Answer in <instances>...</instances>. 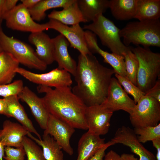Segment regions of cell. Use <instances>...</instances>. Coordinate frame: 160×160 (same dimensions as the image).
<instances>
[{"mask_svg": "<svg viewBox=\"0 0 160 160\" xmlns=\"http://www.w3.org/2000/svg\"><path fill=\"white\" fill-rule=\"evenodd\" d=\"M114 73L113 69L102 65L93 54H80L74 76L76 84L72 91L87 106L101 104L106 98Z\"/></svg>", "mask_w": 160, "mask_h": 160, "instance_id": "cell-1", "label": "cell"}, {"mask_svg": "<svg viewBox=\"0 0 160 160\" xmlns=\"http://www.w3.org/2000/svg\"><path fill=\"white\" fill-rule=\"evenodd\" d=\"M37 90L45 94L42 98L50 114L75 129H88L85 116L87 106L71 86L52 89L39 85Z\"/></svg>", "mask_w": 160, "mask_h": 160, "instance_id": "cell-2", "label": "cell"}, {"mask_svg": "<svg viewBox=\"0 0 160 160\" xmlns=\"http://www.w3.org/2000/svg\"><path fill=\"white\" fill-rule=\"evenodd\" d=\"M119 34L123 39L126 46L132 44L143 47H160V21L159 19L139 21L128 23L121 29Z\"/></svg>", "mask_w": 160, "mask_h": 160, "instance_id": "cell-3", "label": "cell"}, {"mask_svg": "<svg viewBox=\"0 0 160 160\" xmlns=\"http://www.w3.org/2000/svg\"><path fill=\"white\" fill-rule=\"evenodd\" d=\"M132 52L139 62L137 86L145 94L155 84L160 75V54L152 51L149 48L137 46Z\"/></svg>", "mask_w": 160, "mask_h": 160, "instance_id": "cell-4", "label": "cell"}, {"mask_svg": "<svg viewBox=\"0 0 160 160\" xmlns=\"http://www.w3.org/2000/svg\"><path fill=\"white\" fill-rule=\"evenodd\" d=\"M83 28L97 36L102 44L107 47L113 53L123 56L132 47L126 46L123 44L119 36L120 29L103 14L96 17L92 23L84 25Z\"/></svg>", "mask_w": 160, "mask_h": 160, "instance_id": "cell-5", "label": "cell"}, {"mask_svg": "<svg viewBox=\"0 0 160 160\" xmlns=\"http://www.w3.org/2000/svg\"><path fill=\"white\" fill-rule=\"evenodd\" d=\"M0 44L3 51L11 54L19 63L28 68L44 71L47 65L37 57L30 46L23 41L8 36L0 27Z\"/></svg>", "mask_w": 160, "mask_h": 160, "instance_id": "cell-6", "label": "cell"}, {"mask_svg": "<svg viewBox=\"0 0 160 160\" xmlns=\"http://www.w3.org/2000/svg\"><path fill=\"white\" fill-rule=\"evenodd\" d=\"M129 119L134 128L156 126L160 121V102L152 97L143 96L129 114Z\"/></svg>", "mask_w": 160, "mask_h": 160, "instance_id": "cell-7", "label": "cell"}, {"mask_svg": "<svg viewBox=\"0 0 160 160\" xmlns=\"http://www.w3.org/2000/svg\"><path fill=\"white\" fill-rule=\"evenodd\" d=\"M2 19L6 26L13 30L31 33L48 29L46 23L40 24L34 21L28 9L22 3L4 14Z\"/></svg>", "mask_w": 160, "mask_h": 160, "instance_id": "cell-8", "label": "cell"}, {"mask_svg": "<svg viewBox=\"0 0 160 160\" xmlns=\"http://www.w3.org/2000/svg\"><path fill=\"white\" fill-rule=\"evenodd\" d=\"M15 72L29 81L39 85L55 88L71 86L72 81L71 74L57 68L50 71L39 74L18 67Z\"/></svg>", "mask_w": 160, "mask_h": 160, "instance_id": "cell-9", "label": "cell"}, {"mask_svg": "<svg viewBox=\"0 0 160 160\" xmlns=\"http://www.w3.org/2000/svg\"><path fill=\"white\" fill-rule=\"evenodd\" d=\"M46 24L48 29H53L59 32L68 41L71 47L77 49L80 54H92L87 46L85 31L79 24L69 27L52 19H49Z\"/></svg>", "mask_w": 160, "mask_h": 160, "instance_id": "cell-10", "label": "cell"}, {"mask_svg": "<svg viewBox=\"0 0 160 160\" xmlns=\"http://www.w3.org/2000/svg\"><path fill=\"white\" fill-rule=\"evenodd\" d=\"M113 113L102 103L87 106L85 116L88 131L100 136L106 134L109 130Z\"/></svg>", "mask_w": 160, "mask_h": 160, "instance_id": "cell-11", "label": "cell"}, {"mask_svg": "<svg viewBox=\"0 0 160 160\" xmlns=\"http://www.w3.org/2000/svg\"><path fill=\"white\" fill-rule=\"evenodd\" d=\"M75 128L52 114H50L44 134L52 137L62 149L70 156L73 154L70 143Z\"/></svg>", "mask_w": 160, "mask_h": 160, "instance_id": "cell-12", "label": "cell"}, {"mask_svg": "<svg viewBox=\"0 0 160 160\" xmlns=\"http://www.w3.org/2000/svg\"><path fill=\"white\" fill-rule=\"evenodd\" d=\"M102 104L113 112L122 110L129 114L136 104L122 89L117 79L114 77L111 79L106 98Z\"/></svg>", "mask_w": 160, "mask_h": 160, "instance_id": "cell-13", "label": "cell"}, {"mask_svg": "<svg viewBox=\"0 0 160 160\" xmlns=\"http://www.w3.org/2000/svg\"><path fill=\"white\" fill-rule=\"evenodd\" d=\"M110 141L114 145L121 143L129 147L139 156V160H156L154 155L138 141L133 129L128 127L123 126L119 128Z\"/></svg>", "mask_w": 160, "mask_h": 160, "instance_id": "cell-14", "label": "cell"}, {"mask_svg": "<svg viewBox=\"0 0 160 160\" xmlns=\"http://www.w3.org/2000/svg\"><path fill=\"white\" fill-rule=\"evenodd\" d=\"M17 96L19 99L28 105L41 128L45 130L50 113L42 97H38L27 86H24Z\"/></svg>", "mask_w": 160, "mask_h": 160, "instance_id": "cell-15", "label": "cell"}, {"mask_svg": "<svg viewBox=\"0 0 160 160\" xmlns=\"http://www.w3.org/2000/svg\"><path fill=\"white\" fill-rule=\"evenodd\" d=\"M52 40L54 47V58L55 61L58 64L57 68L65 70L74 76L77 64L68 53L69 42L60 34Z\"/></svg>", "mask_w": 160, "mask_h": 160, "instance_id": "cell-16", "label": "cell"}, {"mask_svg": "<svg viewBox=\"0 0 160 160\" xmlns=\"http://www.w3.org/2000/svg\"><path fill=\"white\" fill-rule=\"evenodd\" d=\"M28 132L21 124L5 120L0 130V143L5 147H23V138Z\"/></svg>", "mask_w": 160, "mask_h": 160, "instance_id": "cell-17", "label": "cell"}, {"mask_svg": "<svg viewBox=\"0 0 160 160\" xmlns=\"http://www.w3.org/2000/svg\"><path fill=\"white\" fill-rule=\"evenodd\" d=\"M28 40L36 47V54L42 62L47 65L55 61L52 39L44 31L31 33L28 37Z\"/></svg>", "mask_w": 160, "mask_h": 160, "instance_id": "cell-18", "label": "cell"}, {"mask_svg": "<svg viewBox=\"0 0 160 160\" xmlns=\"http://www.w3.org/2000/svg\"><path fill=\"white\" fill-rule=\"evenodd\" d=\"M4 98L6 103L4 115L8 117L15 118L29 132L33 133L37 136L39 139H41L40 134L35 128L24 108L20 103L17 95H12Z\"/></svg>", "mask_w": 160, "mask_h": 160, "instance_id": "cell-19", "label": "cell"}, {"mask_svg": "<svg viewBox=\"0 0 160 160\" xmlns=\"http://www.w3.org/2000/svg\"><path fill=\"white\" fill-rule=\"evenodd\" d=\"M105 143V138L88 131L79 141L76 160H89Z\"/></svg>", "mask_w": 160, "mask_h": 160, "instance_id": "cell-20", "label": "cell"}, {"mask_svg": "<svg viewBox=\"0 0 160 160\" xmlns=\"http://www.w3.org/2000/svg\"><path fill=\"white\" fill-rule=\"evenodd\" d=\"M138 0H109V8L114 18L119 20H126L135 18Z\"/></svg>", "mask_w": 160, "mask_h": 160, "instance_id": "cell-21", "label": "cell"}, {"mask_svg": "<svg viewBox=\"0 0 160 160\" xmlns=\"http://www.w3.org/2000/svg\"><path fill=\"white\" fill-rule=\"evenodd\" d=\"M49 19L56 20L61 23L72 25L86 23L79 7L77 0L60 11L53 10L48 15Z\"/></svg>", "mask_w": 160, "mask_h": 160, "instance_id": "cell-22", "label": "cell"}, {"mask_svg": "<svg viewBox=\"0 0 160 160\" xmlns=\"http://www.w3.org/2000/svg\"><path fill=\"white\" fill-rule=\"evenodd\" d=\"M79 9L86 22H92L109 8V0H77Z\"/></svg>", "mask_w": 160, "mask_h": 160, "instance_id": "cell-23", "label": "cell"}, {"mask_svg": "<svg viewBox=\"0 0 160 160\" xmlns=\"http://www.w3.org/2000/svg\"><path fill=\"white\" fill-rule=\"evenodd\" d=\"M27 135L42 147L46 160H64L62 149L52 137L43 134L42 139H39L34 137L29 132Z\"/></svg>", "mask_w": 160, "mask_h": 160, "instance_id": "cell-24", "label": "cell"}, {"mask_svg": "<svg viewBox=\"0 0 160 160\" xmlns=\"http://www.w3.org/2000/svg\"><path fill=\"white\" fill-rule=\"evenodd\" d=\"M90 49L93 53H98L103 58L105 62L110 64L116 73L121 76L126 77L124 57L123 55L105 51L98 46L97 42L93 41L90 46Z\"/></svg>", "mask_w": 160, "mask_h": 160, "instance_id": "cell-25", "label": "cell"}, {"mask_svg": "<svg viewBox=\"0 0 160 160\" xmlns=\"http://www.w3.org/2000/svg\"><path fill=\"white\" fill-rule=\"evenodd\" d=\"M19 64L11 54L4 51L0 54V84L12 82Z\"/></svg>", "mask_w": 160, "mask_h": 160, "instance_id": "cell-26", "label": "cell"}, {"mask_svg": "<svg viewBox=\"0 0 160 160\" xmlns=\"http://www.w3.org/2000/svg\"><path fill=\"white\" fill-rule=\"evenodd\" d=\"M75 0H40L35 6L28 9L34 20L40 21L46 16V12L49 9L58 7L66 8Z\"/></svg>", "mask_w": 160, "mask_h": 160, "instance_id": "cell-27", "label": "cell"}, {"mask_svg": "<svg viewBox=\"0 0 160 160\" xmlns=\"http://www.w3.org/2000/svg\"><path fill=\"white\" fill-rule=\"evenodd\" d=\"M160 0H138L134 18L139 21L159 19Z\"/></svg>", "mask_w": 160, "mask_h": 160, "instance_id": "cell-28", "label": "cell"}, {"mask_svg": "<svg viewBox=\"0 0 160 160\" xmlns=\"http://www.w3.org/2000/svg\"><path fill=\"white\" fill-rule=\"evenodd\" d=\"M123 56L125 63L126 77L137 86V77L139 67L138 60L131 50L127 51Z\"/></svg>", "mask_w": 160, "mask_h": 160, "instance_id": "cell-29", "label": "cell"}, {"mask_svg": "<svg viewBox=\"0 0 160 160\" xmlns=\"http://www.w3.org/2000/svg\"><path fill=\"white\" fill-rule=\"evenodd\" d=\"M138 141L145 143L147 141L160 139V123L155 126L134 128L133 129Z\"/></svg>", "mask_w": 160, "mask_h": 160, "instance_id": "cell-30", "label": "cell"}, {"mask_svg": "<svg viewBox=\"0 0 160 160\" xmlns=\"http://www.w3.org/2000/svg\"><path fill=\"white\" fill-rule=\"evenodd\" d=\"M22 143L27 160H46L42 150L32 139L25 136Z\"/></svg>", "mask_w": 160, "mask_h": 160, "instance_id": "cell-31", "label": "cell"}, {"mask_svg": "<svg viewBox=\"0 0 160 160\" xmlns=\"http://www.w3.org/2000/svg\"><path fill=\"white\" fill-rule=\"evenodd\" d=\"M115 76L120 85L124 87L125 91L133 97L136 104L141 97L145 95L144 93L126 77L121 76L116 73H115Z\"/></svg>", "mask_w": 160, "mask_h": 160, "instance_id": "cell-32", "label": "cell"}, {"mask_svg": "<svg viewBox=\"0 0 160 160\" xmlns=\"http://www.w3.org/2000/svg\"><path fill=\"white\" fill-rule=\"evenodd\" d=\"M24 87L22 80H17L7 84H0V96L3 98L18 95Z\"/></svg>", "mask_w": 160, "mask_h": 160, "instance_id": "cell-33", "label": "cell"}, {"mask_svg": "<svg viewBox=\"0 0 160 160\" xmlns=\"http://www.w3.org/2000/svg\"><path fill=\"white\" fill-rule=\"evenodd\" d=\"M4 151L5 155L3 158L6 160H25V153L23 147H5Z\"/></svg>", "mask_w": 160, "mask_h": 160, "instance_id": "cell-34", "label": "cell"}, {"mask_svg": "<svg viewBox=\"0 0 160 160\" xmlns=\"http://www.w3.org/2000/svg\"><path fill=\"white\" fill-rule=\"evenodd\" d=\"M113 145L114 144L111 141L105 143L89 160H103L106 150L108 147Z\"/></svg>", "mask_w": 160, "mask_h": 160, "instance_id": "cell-35", "label": "cell"}, {"mask_svg": "<svg viewBox=\"0 0 160 160\" xmlns=\"http://www.w3.org/2000/svg\"><path fill=\"white\" fill-rule=\"evenodd\" d=\"M145 95L153 97L160 102V79L159 78L154 86Z\"/></svg>", "mask_w": 160, "mask_h": 160, "instance_id": "cell-36", "label": "cell"}, {"mask_svg": "<svg viewBox=\"0 0 160 160\" xmlns=\"http://www.w3.org/2000/svg\"><path fill=\"white\" fill-rule=\"evenodd\" d=\"M17 0H4L2 12V17L6 13L12 9L17 5Z\"/></svg>", "mask_w": 160, "mask_h": 160, "instance_id": "cell-37", "label": "cell"}, {"mask_svg": "<svg viewBox=\"0 0 160 160\" xmlns=\"http://www.w3.org/2000/svg\"><path fill=\"white\" fill-rule=\"evenodd\" d=\"M120 156L115 151L111 150L105 154L104 160H119Z\"/></svg>", "mask_w": 160, "mask_h": 160, "instance_id": "cell-38", "label": "cell"}, {"mask_svg": "<svg viewBox=\"0 0 160 160\" xmlns=\"http://www.w3.org/2000/svg\"><path fill=\"white\" fill-rule=\"evenodd\" d=\"M40 0H21V1L23 5L28 9L35 6Z\"/></svg>", "mask_w": 160, "mask_h": 160, "instance_id": "cell-39", "label": "cell"}, {"mask_svg": "<svg viewBox=\"0 0 160 160\" xmlns=\"http://www.w3.org/2000/svg\"><path fill=\"white\" fill-rule=\"evenodd\" d=\"M152 141L153 146L157 150L156 160H160V139H156Z\"/></svg>", "mask_w": 160, "mask_h": 160, "instance_id": "cell-40", "label": "cell"}, {"mask_svg": "<svg viewBox=\"0 0 160 160\" xmlns=\"http://www.w3.org/2000/svg\"><path fill=\"white\" fill-rule=\"evenodd\" d=\"M119 160H139L133 154L124 153L120 156Z\"/></svg>", "mask_w": 160, "mask_h": 160, "instance_id": "cell-41", "label": "cell"}, {"mask_svg": "<svg viewBox=\"0 0 160 160\" xmlns=\"http://www.w3.org/2000/svg\"><path fill=\"white\" fill-rule=\"evenodd\" d=\"M6 107L5 100L4 98H0V114L4 115Z\"/></svg>", "mask_w": 160, "mask_h": 160, "instance_id": "cell-42", "label": "cell"}, {"mask_svg": "<svg viewBox=\"0 0 160 160\" xmlns=\"http://www.w3.org/2000/svg\"><path fill=\"white\" fill-rule=\"evenodd\" d=\"M5 147L0 143V160H3L5 156Z\"/></svg>", "mask_w": 160, "mask_h": 160, "instance_id": "cell-43", "label": "cell"}, {"mask_svg": "<svg viewBox=\"0 0 160 160\" xmlns=\"http://www.w3.org/2000/svg\"><path fill=\"white\" fill-rule=\"evenodd\" d=\"M4 1V0H0V17L2 18V12Z\"/></svg>", "mask_w": 160, "mask_h": 160, "instance_id": "cell-44", "label": "cell"}, {"mask_svg": "<svg viewBox=\"0 0 160 160\" xmlns=\"http://www.w3.org/2000/svg\"><path fill=\"white\" fill-rule=\"evenodd\" d=\"M1 24H0V27H1ZM3 51V50L2 49V47L0 44V54Z\"/></svg>", "mask_w": 160, "mask_h": 160, "instance_id": "cell-45", "label": "cell"}, {"mask_svg": "<svg viewBox=\"0 0 160 160\" xmlns=\"http://www.w3.org/2000/svg\"><path fill=\"white\" fill-rule=\"evenodd\" d=\"M2 20V18L0 17V24H1Z\"/></svg>", "mask_w": 160, "mask_h": 160, "instance_id": "cell-46", "label": "cell"}]
</instances>
